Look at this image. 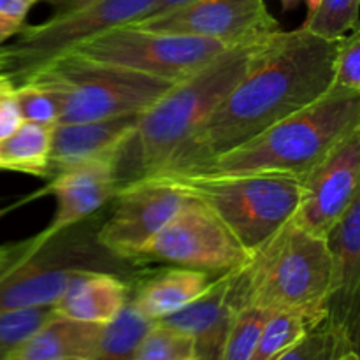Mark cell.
<instances>
[{"instance_id":"cell-11","label":"cell","mask_w":360,"mask_h":360,"mask_svg":"<svg viewBox=\"0 0 360 360\" xmlns=\"http://www.w3.org/2000/svg\"><path fill=\"white\" fill-rule=\"evenodd\" d=\"M185 199V190L162 176H148L122 186L108 204L97 232L98 241L116 257L134 264L141 248L174 217Z\"/></svg>"},{"instance_id":"cell-17","label":"cell","mask_w":360,"mask_h":360,"mask_svg":"<svg viewBox=\"0 0 360 360\" xmlns=\"http://www.w3.org/2000/svg\"><path fill=\"white\" fill-rule=\"evenodd\" d=\"M139 116L141 112H130L97 122L53 125L48 179L69 165L115 155L122 141L132 132Z\"/></svg>"},{"instance_id":"cell-34","label":"cell","mask_w":360,"mask_h":360,"mask_svg":"<svg viewBox=\"0 0 360 360\" xmlns=\"http://www.w3.org/2000/svg\"><path fill=\"white\" fill-rule=\"evenodd\" d=\"M186 2H190V0H157L153 11H151L148 16H153V14H160V13H164V11L172 9V7H178V6H181V4H186Z\"/></svg>"},{"instance_id":"cell-3","label":"cell","mask_w":360,"mask_h":360,"mask_svg":"<svg viewBox=\"0 0 360 360\" xmlns=\"http://www.w3.org/2000/svg\"><path fill=\"white\" fill-rule=\"evenodd\" d=\"M360 129V94L330 88L319 102L274 123L253 139L186 174L238 176L278 172L302 179L338 143Z\"/></svg>"},{"instance_id":"cell-32","label":"cell","mask_w":360,"mask_h":360,"mask_svg":"<svg viewBox=\"0 0 360 360\" xmlns=\"http://www.w3.org/2000/svg\"><path fill=\"white\" fill-rule=\"evenodd\" d=\"M41 0H0V48L25 27L28 13Z\"/></svg>"},{"instance_id":"cell-29","label":"cell","mask_w":360,"mask_h":360,"mask_svg":"<svg viewBox=\"0 0 360 360\" xmlns=\"http://www.w3.org/2000/svg\"><path fill=\"white\" fill-rule=\"evenodd\" d=\"M16 98L23 122L39 125H56L60 120V104L56 95L37 79L21 81L16 84Z\"/></svg>"},{"instance_id":"cell-31","label":"cell","mask_w":360,"mask_h":360,"mask_svg":"<svg viewBox=\"0 0 360 360\" xmlns=\"http://www.w3.org/2000/svg\"><path fill=\"white\" fill-rule=\"evenodd\" d=\"M23 123L16 98V83L7 72H0V139L11 136Z\"/></svg>"},{"instance_id":"cell-1","label":"cell","mask_w":360,"mask_h":360,"mask_svg":"<svg viewBox=\"0 0 360 360\" xmlns=\"http://www.w3.org/2000/svg\"><path fill=\"white\" fill-rule=\"evenodd\" d=\"M338 44L304 27L264 39L241 81L153 176L192 172L319 102L333 86Z\"/></svg>"},{"instance_id":"cell-18","label":"cell","mask_w":360,"mask_h":360,"mask_svg":"<svg viewBox=\"0 0 360 360\" xmlns=\"http://www.w3.org/2000/svg\"><path fill=\"white\" fill-rule=\"evenodd\" d=\"M214 278L213 274L185 267H144L143 273L130 281V301L141 315L157 322L199 299Z\"/></svg>"},{"instance_id":"cell-27","label":"cell","mask_w":360,"mask_h":360,"mask_svg":"<svg viewBox=\"0 0 360 360\" xmlns=\"http://www.w3.org/2000/svg\"><path fill=\"white\" fill-rule=\"evenodd\" d=\"M53 315L55 306H37L0 313V360H7L23 341H27L39 327L44 326Z\"/></svg>"},{"instance_id":"cell-15","label":"cell","mask_w":360,"mask_h":360,"mask_svg":"<svg viewBox=\"0 0 360 360\" xmlns=\"http://www.w3.org/2000/svg\"><path fill=\"white\" fill-rule=\"evenodd\" d=\"M241 308L234 269L214 278L211 287L186 308L157 320L193 340L195 360H221L229 327Z\"/></svg>"},{"instance_id":"cell-10","label":"cell","mask_w":360,"mask_h":360,"mask_svg":"<svg viewBox=\"0 0 360 360\" xmlns=\"http://www.w3.org/2000/svg\"><path fill=\"white\" fill-rule=\"evenodd\" d=\"M250 257L224 221L186 193L174 217L141 248L134 266L169 264L221 276L248 262Z\"/></svg>"},{"instance_id":"cell-13","label":"cell","mask_w":360,"mask_h":360,"mask_svg":"<svg viewBox=\"0 0 360 360\" xmlns=\"http://www.w3.org/2000/svg\"><path fill=\"white\" fill-rule=\"evenodd\" d=\"M360 129L338 143L304 178L292 224L327 239L359 195Z\"/></svg>"},{"instance_id":"cell-23","label":"cell","mask_w":360,"mask_h":360,"mask_svg":"<svg viewBox=\"0 0 360 360\" xmlns=\"http://www.w3.org/2000/svg\"><path fill=\"white\" fill-rule=\"evenodd\" d=\"M327 316L309 315L301 311L273 313L260 333L252 357L248 360H274L309 329L319 326Z\"/></svg>"},{"instance_id":"cell-25","label":"cell","mask_w":360,"mask_h":360,"mask_svg":"<svg viewBox=\"0 0 360 360\" xmlns=\"http://www.w3.org/2000/svg\"><path fill=\"white\" fill-rule=\"evenodd\" d=\"M359 4L360 0H320L301 27L327 41H338L359 28Z\"/></svg>"},{"instance_id":"cell-5","label":"cell","mask_w":360,"mask_h":360,"mask_svg":"<svg viewBox=\"0 0 360 360\" xmlns=\"http://www.w3.org/2000/svg\"><path fill=\"white\" fill-rule=\"evenodd\" d=\"M245 306L327 316L333 253L327 239L288 220L239 267Z\"/></svg>"},{"instance_id":"cell-14","label":"cell","mask_w":360,"mask_h":360,"mask_svg":"<svg viewBox=\"0 0 360 360\" xmlns=\"http://www.w3.org/2000/svg\"><path fill=\"white\" fill-rule=\"evenodd\" d=\"M44 192L51 193L56 200L51 221L41 231V234L48 238L62 229L94 217L111 202L118 192L115 155L81 162L55 172Z\"/></svg>"},{"instance_id":"cell-26","label":"cell","mask_w":360,"mask_h":360,"mask_svg":"<svg viewBox=\"0 0 360 360\" xmlns=\"http://www.w3.org/2000/svg\"><path fill=\"white\" fill-rule=\"evenodd\" d=\"M271 315L273 313L267 309L255 308V306H243L236 309L224 345L221 360H248L252 357L260 333Z\"/></svg>"},{"instance_id":"cell-35","label":"cell","mask_w":360,"mask_h":360,"mask_svg":"<svg viewBox=\"0 0 360 360\" xmlns=\"http://www.w3.org/2000/svg\"><path fill=\"white\" fill-rule=\"evenodd\" d=\"M48 2H53L56 6V11L60 9H65V7L70 6H76V4L83 2V0H48Z\"/></svg>"},{"instance_id":"cell-6","label":"cell","mask_w":360,"mask_h":360,"mask_svg":"<svg viewBox=\"0 0 360 360\" xmlns=\"http://www.w3.org/2000/svg\"><path fill=\"white\" fill-rule=\"evenodd\" d=\"M28 77L44 83L56 95L58 123L144 112L174 84L74 51L55 56Z\"/></svg>"},{"instance_id":"cell-12","label":"cell","mask_w":360,"mask_h":360,"mask_svg":"<svg viewBox=\"0 0 360 360\" xmlns=\"http://www.w3.org/2000/svg\"><path fill=\"white\" fill-rule=\"evenodd\" d=\"M132 25L151 32L211 39L229 48L262 41L280 30L266 0H190Z\"/></svg>"},{"instance_id":"cell-36","label":"cell","mask_w":360,"mask_h":360,"mask_svg":"<svg viewBox=\"0 0 360 360\" xmlns=\"http://www.w3.org/2000/svg\"><path fill=\"white\" fill-rule=\"evenodd\" d=\"M280 4H281V9H283V13H288V11L297 9V6L301 4V0H280Z\"/></svg>"},{"instance_id":"cell-4","label":"cell","mask_w":360,"mask_h":360,"mask_svg":"<svg viewBox=\"0 0 360 360\" xmlns=\"http://www.w3.org/2000/svg\"><path fill=\"white\" fill-rule=\"evenodd\" d=\"M105 210L55 234L32 236L27 250L0 273V313L55 306L74 278L83 271L115 273L136 280L144 267L120 259L101 245L98 227Z\"/></svg>"},{"instance_id":"cell-9","label":"cell","mask_w":360,"mask_h":360,"mask_svg":"<svg viewBox=\"0 0 360 360\" xmlns=\"http://www.w3.org/2000/svg\"><path fill=\"white\" fill-rule=\"evenodd\" d=\"M227 48L211 39L123 25L79 42L69 51L169 83H179L213 62Z\"/></svg>"},{"instance_id":"cell-2","label":"cell","mask_w":360,"mask_h":360,"mask_svg":"<svg viewBox=\"0 0 360 360\" xmlns=\"http://www.w3.org/2000/svg\"><path fill=\"white\" fill-rule=\"evenodd\" d=\"M262 41L227 48L206 67L172 84L151 108L141 112L132 132L115 153L118 190L157 174L164 167L171 155L241 81Z\"/></svg>"},{"instance_id":"cell-24","label":"cell","mask_w":360,"mask_h":360,"mask_svg":"<svg viewBox=\"0 0 360 360\" xmlns=\"http://www.w3.org/2000/svg\"><path fill=\"white\" fill-rule=\"evenodd\" d=\"M348 350H355L354 338L329 319H323L274 360H336Z\"/></svg>"},{"instance_id":"cell-38","label":"cell","mask_w":360,"mask_h":360,"mask_svg":"<svg viewBox=\"0 0 360 360\" xmlns=\"http://www.w3.org/2000/svg\"><path fill=\"white\" fill-rule=\"evenodd\" d=\"M7 69V55L4 51V46L0 48V72H6Z\"/></svg>"},{"instance_id":"cell-21","label":"cell","mask_w":360,"mask_h":360,"mask_svg":"<svg viewBox=\"0 0 360 360\" xmlns=\"http://www.w3.org/2000/svg\"><path fill=\"white\" fill-rule=\"evenodd\" d=\"M51 130L49 125L21 123L11 136L0 139V169L48 179Z\"/></svg>"},{"instance_id":"cell-7","label":"cell","mask_w":360,"mask_h":360,"mask_svg":"<svg viewBox=\"0 0 360 360\" xmlns=\"http://www.w3.org/2000/svg\"><path fill=\"white\" fill-rule=\"evenodd\" d=\"M162 178L210 207L250 255L294 217L301 195V179L278 172Z\"/></svg>"},{"instance_id":"cell-16","label":"cell","mask_w":360,"mask_h":360,"mask_svg":"<svg viewBox=\"0 0 360 360\" xmlns=\"http://www.w3.org/2000/svg\"><path fill=\"white\" fill-rule=\"evenodd\" d=\"M333 253V285L327 319L355 340L360 292V193L327 236Z\"/></svg>"},{"instance_id":"cell-28","label":"cell","mask_w":360,"mask_h":360,"mask_svg":"<svg viewBox=\"0 0 360 360\" xmlns=\"http://www.w3.org/2000/svg\"><path fill=\"white\" fill-rule=\"evenodd\" d=\"M134 360H195L193 340L181 330L155 322L141 341Z\"/></svg>"},{"instance_id":"cell-19","label":"cell","mask_w":360,"mask_h":360,"mask_svg":"<svg viewBox=\"0 0 360 360\" xmlns=\"http://www.w3.org/2000/svg\"><path fill=\"white\" fill-rule=\"evenodd\" d=\"M129 295L130 280L104 271H83L55 302V313L65 319L105 326L122 311Z\"/></svg>"},{"instance_id":"cell-30","label":"cell","mask_w":360,"mask_h":360,"mask_svg":"<svg viewBox=\"0 0 360 360\" xmlns=\"http://www.w3.org/2000/svg\"><path fill=\"white\" fill-rule=\"evenodd\" d=\"M333 90L360 94V34L359 28L340 39L334 62Z\"/></svg>"},{"instance_id":"cell-33","label":"cell","mask_w":360,"mask_h":360,"mask_svg":"<svg viewBox=\"0 0 360 360\" xmlns=\"http://www.w3.org/2000/svg\"><path fill=\"white\" fill-rule=\"evenodd\" d=\"M28 243H30V238L25 239V241H18V243H9V245H2L0 246V273L13 262L16 257H20L21 253L27 250Z\"/></svg>"},{"instance_id":"cell-37","label":"cell","mask_w":360,"mask_h":360,"mask_svg":"<svg viewBox=\"0 0 360 360\" xmlns=\"http://www.w3.org/2000/svg\"><path fill=\"white\" fill-rule=\"evenodd\" d=\"M304 4H306V9H308V16H309V14L315 13V9L319 7L320 0H304Z\"/></svg>"},{"instance_id":"cell-39","label":"cell","mask_w":360,"mask_h":360,"mask_svg":"<svg viewBox=\"0 0 360 360\" xmlns=\"http://www.w3.org/2000/svg\"><path fill=\"white\" fill-rule=\"evenodd\" d=\"M336 360H359V355H357V352H355V350H348L347 354L340 355V357H338Z\"/></svg>"},{"instance_id":"cell-22","label":"cell","mask_w":360,"mask_h":360,"mask_svg":"<svg viewBox=\"0 0 360 360\" xmlns=\"http://www.w3.org/2000/svg\"><path fill=\"white\" fill-rule=\"evenodd\" d=\"M153 323V320L137 311L129 295V301L116 319L104 326L98 350L91 360H134L141 341Z\"/></svg>"},{"instance_id":"cell-20","label":"cell","mask_w":360,"mask_h":360,"mask_svg":"<svg viewBox=\"0 0 360 360\" xmlns=\"http://www.w3.org/2000/svg\"><path fill=\"white\" fill-rule=\"evenodd\" d=\"M102 323L53 315L7 360H91L101 343Z\"/></svg>"},{"instance_id":"cell-8","label":"cell","mask_w":360,"mask_h":360,"mask_svg":"<svg viewBox=\"0 0 360 360\" xmlns=\"http://www.w3.org/2000/svg\"><path fill=\"white\" fill-rule=\"evenodd\" d=\"M157 0H83L56 11L55 16L39 25H25L20 39L4 46L6 72L16 84L41 69L55 56L79 42L123 25L137 23L153 11Z\"/></svg>"}]
</instances>
